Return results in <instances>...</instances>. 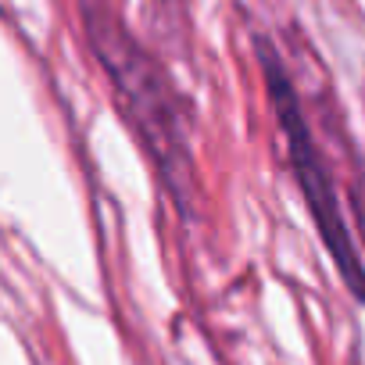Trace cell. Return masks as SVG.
<instances>
[{
  "mask_svg": "<svg viewBox=\"0 0 365 365\" xmlns=\"http://www.w3.org/2000/svg\"><path fill=\"white\" fill-rule=\"evenodd\" d=\"M86 40L125 111V122L140 136L147 158L161 172V182L172 190L182 215H190L197 182H194V150H190V104L165 72V65L129 33V26L104 0H83Z\"/></svg>",
  "mask_w": 365,
  "mask_h": 365,
  "instance_id": "cell-1",
  "label": "cell"
},
{
  "mask_svg": "<svg viewBox=\"0 0 365 365\" xmlns=\"http://www.w3.org/2000/svg\"><path fill=\"white\" fill-rule=\"evenodd\" d=\"M255 47H258V65H262V76H265V90H269L276 122H279L283 140H287L290 172H294L297 187L304 194V205L312 212V222L319 230V240L326 244V251H329V258H333L344 287L351 290V297L365 304V265H361L358 247L351 240V230L344 222L329 165H326V158H322V150H319V143L312 136V125H308L304 108H301L297 90H294V79H290L279 51L269 40H255Z\"/></svg>",
  "mask_w": 365,
  "mask_h": 365,
  "instance_id": "cell-2",
  "label": "cell"
}]
</instances>
